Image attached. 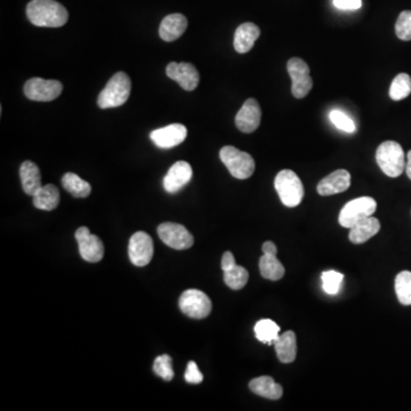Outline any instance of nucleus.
I'll return each instance as SVG.
<instances>
[{"label":"nucleus","mask_w":411,"mask_h":411,"mask_svg":"<svg viewBox=\"0 0 411 411\" xmlns=\"http://www.w3.org/2000/svg\"><path fill=\"white\" fill-rule=\"evenodd\" d=\"M395 292L402 305H411V272L402 271L395 278Z\"/></svg>","instance_id":"30"},{"label":"nucleus","mask_w":411,"mask_h":411,"mask_svg":"<svg viewBox=\"0 0 411 411\" xmlns=\"http://www.w3.org/2000/svg\"><path fill=\"white\" fill-rule=\"evenodd\" d=\"M63 85L57 80L31 78L24 85V94L31 101L50 102L60 97Z\"/></svg>","instance_id":"9"},{"label":"nucleus","mask_w":411,"mask_h":411,"mask_svg":"<svg viewBox=\"0 0 411 411\" xmlns=\"http://www.w3.org/2000/svg\"><path fill=\"white\" fill-rule=\"evenodd\" d=\"M405 172L408 175L409 179H411V150L407 154V163H405Z\"/></svg>","instance_id":"38"},{"label":"nucleus","mask_w":411,"mask_h":411,"mask_svg":"<svg viewBox=\"0 0 411 411\" xmlns=\"http://www.w3.org/2000/svg\"><path fill=\"white\" fill-rule=\"evenodd\" d=\"M334 6L341 10H360L362 0H334Z\"/></svg>","instance_id":"36"},{"label":"nucleus","mask_w":411,"mask_h":411,"mask_svg":"<svg viewBox=\"0 0 411 411\" xmlns=\"http://www.w3.org/2000/svg\"><path fill=\"white\" fill-rule=\"evenodd\" d=\"M219 158L234 179H247L255 172L254 158L234 146L222 148L219 151Z\"/></svg>","instance_id":"5"},{"label":"nucleus","mask_w":411,"mask_h":411,"mask_svg":"<svg viewBox=\"0 0 411 411\" xmlns=\"http://www.w3.org/2000/svg\"><path fill=\"white\" fill-rule=\"evenodd\" d=\"M186 381L190 384H200L203 381V375L200 372L196 362H189L186 372Z\"/></svg>","instance_id":"35"},{"label":"nucleus","mask_w":411,"mask_h":411,"mask_svg":"<svg viewBox=\"0 0 411 411\" xmlns=\"http://www.w3.org/2000/svg\"><path fill=\"white\" fill-rule=\"evenodd\" d=\"M259 271L263 278L272 281H278L285 275V268L277 256L264 255L259 259Z\"/></svg>","instance_id":"27"},{"label":"nucleus","mask_w":411,"mask_h":411,"mask_svg":"<svg viewBox=\"0 0 411 411\" xmlns=\"http://www.w3.org/2000/svg\"><path fill=\"white\" fill-rule=\"evenodd\" d=\"M188 26V19L183 14H170L161 21L159 27L160 38L167 43L175 41L186 32Z\"/></svg>","instance_id":"19"},{"label":"nucleus","mask_w":411,"mask_h":411,"mask_svg":"<svg viewBox=\"0 0 411 411\" xmlns=\"http://www.w3.org/2000/svg\"><path fill=\"white\" fill-rule=\"evenodd\" d=\"M344 275L342 273L337 272L335 270L325 271L322 273V287L329 295H336L341 289Z\"/></svg>","instance_id":"31"},{"label":"nucleus","mask_w":411,"mask_h":411,"mask_svg":"<svg viewBox=\"0 0 411 411\" xmlns=\"http://www.w3.org/2000/svg\"><path fill=\"white\" fill-rule=\"evenodd\" d=\"M222 270L224 272V282L233 290L243 288L248 282L249 273L245 268L238 265L232 252H225L222 257Z\"/></svg>","instance_id":"16"},{"label":"nucleus","mask_w":411,"mask_h":411,"mask_svg":"<svg viewBox=\"0 0 411 411\" xmlns=\"http://www.w3.org/2000/svg\"><path fill=\"white\" fill-rule=\"evenodd\" d=\"M273 344H274L277 357L282 363H292L295 361L296 354H297V339H296L295 332L289 330L282 335H279Z\"/></svg>","instance_id":"22"},{"label":"nucleus","mask_w":411,"mask_h":411,"mask_svg":"<svg viewBox=\"0 0 411 411\" xmlns=\"http://www.w3.org/2000/svg\"><path fill=\"white\" fill-rule=\"evenodd\" d=\"M261 36V30L256 24L245 22L238 27L234 34V50L240 54L248 53Z\"/></svg>","instance_id":"20"},{"label":"nucleus","mask_w":411,"mask_h":411,"mask_svg":"<svg viewBox=\"0 0 411 411\" xmlns=\"http://www.w3.org/2000/svg\"><path fill=\"white\" fill-rule=\"evenodd\" d=\"M60 191L54 184H47L40 188L34 196V205L41 210H54L60 205Z\"/></svg>","instance_id":"25"},{"label":"nucleus","mask_w":411,"mask_h":411,"mask_svg":"<svg viewBox=\"0 0 411 411\" xmlns=\"http://www.w3.org/2000/svg\"><path fill=\"white\" fill-rule=\"evenodd\" d=\"M27 17L36 27H63L69 13L62 3L55 0H32L28 3Z\"/></svg>","instance_id":"1"},{"label":"nucleus","mask_w":411,"mask_h":411,"mask_svg":"<svg viewBox=\"0 0 411 411\" xmlns=\"http://www.w3.org/2000/svg\"><path fill=\"white\" fill-rule=\"evenodd\" d=\"M395 34L403 41L411 40V10H403L395 23Z\"/></svg>","instance_id":"33"},{"label":"nucleus","mask_w":411,"mask_h":411,"mask_svg":"<svg viewBox=\"0 0 411 411\" xmlns=\"http://www.w3.org/2000/svg\"><path fill=\"white\" fill-rule=\"evenodd\" d=\"M411 94V77L400 73L395 77L390 87V97L393 101L405 100Z\"/></svg>","instance_id":"29"},{"label":"nucleus","mask_w":411,"mask_h":411,"mask_svg":"<svg viewBox=\"0 0 411 411\" xmlns=\"http://www.w3.org/2000/svg\"><path fill=\"white\" fill-rule=\"evenodd\" d=\"M263 252H264L265 255L277 256V254H278V248H277V245H275L272 241H266L265 243L263 245Z\"/></svg>","instance_id":"37"},{"label":"nucleus","mask_w":411,"mask_h":411,"mask_svg":"<svg viewBox=\"0 0 411 411\" xmlns=\"http://www.w3.org/2000/svg\"><path fill=\"white\" fill-rule=\"evenodd\" d=\"M329 118L334 125H335L339 130L346 132V133H354L355 125L353 120L350 117L346 116L342 111L339 110H334L329 113Z\"/></svg>","instance_id":"34"},{"label":"nucleus","mask_w":411,"mask_h":411,"mask_svg":"<svg viewBox=\"0 0 411 411\" xmlns=\"http://www.w3.org/2000/svg\"><path fill=\"white\" fill-rule=\"evenodd\" d=\"M262 119V110L255 99H248L243 103L236 116V126L240 132L245 134L254 133Z\"/></svg>","instance_id":"14"},{"label":"nucleus","mask_w":411,"mask_h":411,"mask_svg":"<svg viewBox=\"0 0 411 411\" xmlns=\"http://www.w3.org/2000/svg\"><path fill=\"white\" fill-rule=\"evenodd\" d=\"M172 360L168 354L160 355L154 360L153 363V372L157 376L163 378L165 381H172L174 377L172 370Z\"/></svg>","instance_id":"32"},{"label":"nucleus","mask_w":411,"mask_h":411,"mask_svg":"<svg viewBox=\"0 0 411 411\" xmlns=\"http://www.w3.org/2000/svg\"><path fill=\"white\" fill-rule=\"evenodd\" d=\"M348 238L353 243L360 245V243H365L369 239H372V237H375L379 230H381V223L375 217H367V219H362L360 222L357 223L354 226H352Z\"/></svg>","instance_id":"21"},{"label":"nucleus","mask_w":411,"mask_h":411,"mask_svg":"<svg viewBox=\"0 0 411 411\" xmlns=\"http://www.w3.org/2000/svg\"><path fill=\"white\" fill-rule=\"evenodd\" d=\"M274 188L285 207H296L302 203L304 186L295 172L283 170L275 176Z\"/></svg>","instance_id":"4"},{"label":"nucleus","mask_w":411,"mask_h":411,"mask_svg":"<svg viewBox=\"0 0 411 411\" xmlns=\"http://www.w3.org/2000/svg\"><path fill=\"white\" fill-rule=\"evenodd\" d=\"M255 336L259 342L271 345L279 337L280 327L271 319H263L255 325Z\"/></svg>","instance_id":"28"},{"label":"nucleus","mask_w":411,"mask_h":411,"mask_svg":"<svg viewBox=\"0 0 411 411\" xmlns=\"http://www.w3.org/2000/svg\"><path fill=\"white\" fill-rule=\"evenodd\" d=\"M166 73L168 78L175 80L183 90L188 92H192L199 85V72L193 64L186 63V62H181V63L172 62L167 66Z\"/></svg>","instance_id":"13"},{"label":"nucleus","mask_w":411,"mask_h":411,"mask_svg":"<svg viewBox=\"0 0 411 411\" xmlns=\"http://www.w3.org/2000/svg\"><path fill=\"white\" fill-rule=\"evenodd\" d=\"M192 179V167L186 161H177L163 179V188L168 193L179 192Z\"/></svg>","instance_id":"17"},{"label":"nucleus","mask_w":411,"mask_h":411,"mask_svg":"<svg viewBox=\"0 0 411 411\" xmlns=\"http://www.w3.org/2000/svg\"><path fill=\"white\" fill-rule=\"evenodd\" d=\"M62 186L74 198H87L92 192L90 183L80 179L79 176L73 172L64 174L62 177Z\"/></svg>","instance_id":"26"},{"label":"nucleus","mask_w":411,"mask_h":411,"mask_svg":"<svg viewBox=\"0 0 411 411\" xmlns=\"http://www.w3.org/2000/svg\"><path fill=\"white\" fill-rule=\"evenodd\" d=\"M351 186V174L345 170H339L325 176L319 182L317 190L322 197L334 196L344 192Z\"/></svg>","instance_id":"18"},{"label":"nucleus","mask_w":411,"mask_h":411,"mask_svg":"<svg viewBox=\"0 0 411 411\" xmlns=\"http://www.w3.org/2000/svg\"><path fill=\"white\" fill-rule=\"evenodd\" d=\"M377 209V203L372 197H361L352 200L339 212V222L343 228L351 229L362 219L370 217Z\"/></svg>","instance_id":"6"},{"label":"nucleus","mask_w":411,"mask_h":411,"mask_svg":"<svg viewBox=\"0 0 411 411\" xmlns=\"http://www.w3.org/2000/svg\"><path fill=\"white\" fill-rule=\"evenodd\" d=\"M376 161L385 175L395 179L405 172L407 158L405 151L398 142L386 141L378 146Z\"/></svg>","instance_id":"2"},{"label":"nucleus","mask_w":411,"mask_h":411,"mask_svg":"<svg viewBox=\"0 0 411 411\" xmlns=\"http://www.w3.org/2000/svg\"><path fill=\"white\" fill-rule=\"evenodd\" d=\"M289 76L292 78V93L296 99H304L311 92L313 80L310 76V68L305 61L292 57L287 63Z\"/></svg>","instance_id":"8"},{"label":"nucleus","mask_w":411,"mask_h":411,"mask_svg":"<svg viewBox=\"0 0 411 411\" xmlns=\"http://www.w3.org/2000/svg\"><path fill=\"white\" fill-rule=\"evenodd\" d=\"M132 81L127 73L118 72L106 83L97 99L101 109H110L123 106L130 99Z\"/></svg>","instance_id":"3"},{"label":"nucleus","mask_w":411,"mask_h":411,"mask_svg":"<svg viewBox=\"0 0 411 411\" xmlns=\"http://www.w3.org/2000/svg\"><path fill=\"white\" fill-rule=\"evenodd\" d=\"M212 301L205 292L198 289H189L179 297V308L184 314L192 319H205L212 312Z\"/></svg>","instance_id":"7"},{"label":"nucleus","mask_w":411,"mask_h":411,"mask_svg":"<svg viewBox=\"0 0 411 411\" xmlns=\"http://www.w3.org/2000/svg\"><path fill=\"white\" fill-rule=\"evenodd\" d=\"M76 239L79 245L80 256L90 263H99L104 256V245L102 240L90 233L86 226L76 231Z\"/></svg>","instance_id":"11"},{"label":"nucleus","mask_w":411,"mask_h":411,"mask_svg":"<svg viewBox=\"0 0 411 411\" xmlns=\"http://www.w3.org/2000/svg\"><path fill=\"white\" fill-rule=\"evenodd\" d=\"M128 255L134 265L139 268L148 265L153 257L152 238L143 231L134 233L128 245Z\"/></svg>","instance_id":"12"},{"label":"nucleus","mask_w":411,"mask_h":411,"mask_svg":"<svg viewBox=\"0 0 411 411\" xmlns=\"http://www.w3.org/2000/svg\"><path fill=\"white\" fill-rule=\"evenodd\" d=\"M249 388L255 394L270 400H279L283 394L281 385L275 383L274 379L270 376L254 378L249 383Z\"/></svg>","instance_id":"23"},{"label":"nucleus","mask_w":411,"mask_h":411,"mask_svg":"<svg viewBox=\"0 0 411 411\" xmlns=\"http://www.w3.org/2000/svg\"><path fill=\"white\" fill-rule=\"evenodd\" d=\"M157 231L163 243L176 250L191 248L194 242L192 234L188 231L186 226L179 223H163L158 226Z\"/></svg>","instance_id":"10"},{"label":"nucleus","mask_w":411,"mask_h":411,"mask_svg":"<svg viewBox=\"0 0 411 411\" xmlns=\"http://www.w3.org/2000/svg\"><path fill=\"white\" fill-rule=\"evenodd\" d=\"M21 183L24 192L28 196L34 197V193L41 188V174L36 163L32 161H24L20 168Z\"/></svg>","instance_id":"24"},{"label":"nucleus","mask_w":411,"mask_h":411,"mask_svg":"<svg viewBox=\"0 0 411 411\" xmlns=\"http://www.w3.org/2000/svg\"><path fill=\"white\" fill-rule=\"evenodd\" d=\"M186 137L188 130L181 123H172L170 126L153 130L152 133L150 134L151 141L160 149H172L174 146H179L181 143L184 142Z\"/></svg>","instance_id":"15"}]
</instances>
